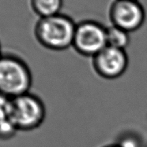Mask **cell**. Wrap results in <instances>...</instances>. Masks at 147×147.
<instances>
[{
  "instance_id": "cell-12",
  "label": "cell",
  "mask_w": 147,
  "mask_h": 147,
  "mask_svg": "<svg viewBox=\"0 0 147 147\" xmlns=\"http://www.w3.org/2000/svg\"><path fill=\"white\" fill-rule=\"evenodd\" d=\"M2 55H3V54H2V51H1V45H0V57H1Z\"/></svg>"
},
{
  "instance_id": "cell-11",
  "label": "cell",
  "mask_w": 147,
  "mask_h": 147,
  "mask_svg": "<svg viewBox=\"0 0 147 147\" xmlns=\"http://www.w3.org/2000/svg\"><path fill=\"white\" fill-rule=\"evenodd\" d=\"M103 147H120L117 143H114V144H110V145H107V146H105Z\"/></svg>"
},
{
  "instance_id": "cell-7",
  "label": "cell",
  "mask_w": 147,
  "mask_h": 147,
  "mask_svg": "<svg viewBox=\"0 0 147 147\" xmlns=\"http://www.w3.org/2000/svg\"><path fill=\"white\" fill-rule=\"evenodd\" d=\"M10 99L0 93V140L13 138L18 131L10 119Z\"/></svg>"
},
{
  "instance_id": "cell-5",
  "label": "cell",
  "mask_w": 147,
  "mask_h": 147,
  "mask_svg": "<svg viewBox=\"0 0 147 147\" xmlns=\"http://www.w3.org/2000/svg\"><path fill=\"white\" fill-rule=\"evenodd\" d=\"M111 24L128 32L140 29L146 21V11L138 0H114L108 10Z\"/></svg>"
},
{
  "instance_id": "cell-3",
  "label": "cell",
  "mask_w": 147,
  "mask_h": 147,
  "mask_svg": "<svg viewBox=\"0 0 147 147\" xmlns=\"http://www.w3.org/2000/svg\"><path fill=\"white\" fill-rule=\"evenodd\" d=\"M46 108L39 97L28 92L10 99V119L18 131H30L44 121Z\"/></svg>"
},
{
  "instance_id": "cell-1",
  "label": "cell",
  "mask_w": 147,
  "mask_h": 147,
  "mask_svg": "<svg viewBox=\"0 0 147 147\" xmlns=\"http://www.w3.org/2000/svg\"><path fill=\"white\" fill-rule=\"evenodd\" d=\"M77 23L64 13L39 18L34 27L37 42L54 51H65L72 47Z\"/></svg>"
},
{
  "instance_id": "cell-6",
  "label": "cell",
  "mask_w": 147,
  "mask_h": 147,
  "mask_svg": "<svg viewBox=\"0 0 147 147\" xmlns=\"http://www.w3.org/2000/svg\"><path fill=\"white\" fill-rule=\"evenodd\" d=\"M92 59L95 72L107 80H115L123 76L129 63L126 50L109 46H107Z\"/></svg>"
},
{
  "instance_id": "cell-8",
  "label": "cell",
  "mask_w": 147,
  "mask_h": 147,
  "mask_svg": "<svg viewBox=\"0 0 147 147\" xmlns=\"http://www.w3.org/2000/svg\"><path fill=\"white\" fill-rule=\"evenodd\" d=\"M30 6L40 18H48L61 13L63 0H30Z\"/></svg>"
},
{
  "instance_id": "cell-10",
  "label": "cell",
  "mask_w": 147,
  "mask_h": 147,
  "mask_svg": "<svg viewBox=\"0 0 147 147\" xmlns=\"http://www.w3.org/2000/svg\"><path fill=\"white\" fill-rule=\"evenodd\" d=\"M116 143L120 147H142L141 142L137 136L131 135H126L119 138Z\"/></svg>"
},
{
  "instance_id": "cell-9",
  "label": "cell",
  "mask_w": 147,
  "mask_h": 147,
  "mask_svg": "<svg viewBox=\"0 0 147 147\" xmlns=\"http://www.w3.org/2000/svg\"><path fill=\"white\" fill-rule=\"evenodd\" d=\"M107 45L115 48L126 50L131 42L130 32L111 24L107 27Z\"/></svg>"
},
{
  "instance_id": "cell-2",
  "label": "cell",
  "mask_w": 147,
  "mask_h": 147,
  "mask_svg": "<svg viewBox=\"0 0 147 147\" xmlns=\"http://www.w3.org/2000/svg\"><path fill=\"white\" fill-rule=\"evenodd\" d=\"M33 75L21 58L13 54L0 57V93L10 99L29 92Z\"/></svg>"
},
{
  "instance_id": "cell-4",
  "label": "cell",
  "mask_w": 147,
  "mask_h": 147,
  "mask_svg": "<svg viewBox=\"0 0 147 147\" xmlns=\"http://www.w3.org/2000/svg\"><path fill=\"white\" fill-rule=\"evenodd\" d=\"M107 27L93 20H84L76 25L72 47L78 54L93 58L107 47Z\"/></svg>"
}]
</instances>
